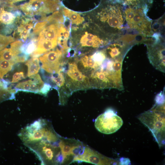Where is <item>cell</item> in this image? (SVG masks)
<instances>
[{
    "instance_id": "6da1fadb",
    "label": "cell",
    "mask_w": 165,
    "mask_h": 165,
    "mask_svg": "<svg viewBox=\"0 0 165 165\" xmlns=\"http://www.w3.org/2000/svg\"><path fill=\"white\" fill-rule=\"evenodd\" d=\"M97 18L104 27H106L114 40L122 36L127 29L122 4L114 0L101 9Z\"/></svg>"
},
{
    "instance_id": "7a4b0ae2",
    "label": "cell",
    "mask_w": 165,
    "mask_h": 165,
    "mask_svg": "<svg viewBox=\"0 0 165 165\" xmlns=\"http://www.w3.org/2000/svg\"><path fill=\"white\" fill-rule=\"evenodd\" d=\"M18 137L25 146L42 140L50 142L57 141L60 137L54 130L51 123L39 119L21 129Z\"/></svg>"
},
{
    "instance_id": "3957f363",
    "label": "cell",
    "mask_w": 165,
    "mask_h": 165,
    "mask_svg": "<svg viewBox=\"0 0 165 165\" xmlns=\"http://www.w3.org/2000/svg\"><path fill=\"white\" fill-rule=\"evenodd\" d=\"M123 6L127 29L134 31L144 37H152L154 33L152 21L146 15L147 8Z\"/></svg>"
},
{
    "instance_id": "277c9868",
    "label": "cell",
    "mask_w": 165,
    "mask_h": 165,
    "mask_svg": "<svg viewBox=\"0 0 165 165\" xmlns=\"http://www.w3.org/2000/svg\"><path fill=\"white\" fill-rule=\"evenodd\" d=\"M59 140L56 142L50 143L46 140H42L26 146L36 154L41 164H63L64 160L59 147Z\"/></svg>"
},
{
    "instance_id": "5b68a950",
    "label": "cell",
    "mask_w": 165,
    "mask_h": 165,
    "mask_svg": "<svg viewBox=\"0 0 165 165\" xmlns=\"http://www.w3.org/2000/svg\"><path fill=\"white\" fill-rule=\"evenodd\" d=\"M162 104L142 113L139 117L151 131L159 145L162 144L164 137V105Z\"/></svg>"
},
{
    "instance_id": "8992f818",
    "label": "cell",
    "mask_w": 165,
    "mask_h": 165,
    "mask_svg": "<svg viewBox=\"0 0 165 165\" xmlns=\"http://www.w3.org/2000/svg\"><path fill=\"white\" fill-rule=\"evenodd\" d=\"M64 73L66 85L72 93L79 90H85L91 88L89 78L78 69L75 62L65 64L62 68Z\"/></svg>"
},
{
    "instance_id": "52a82bcc",
    "label": "cell",
    "mask_w": 165,
    "mask_h": 165,
    "mask_svg": "<svg viewBox=\"0 0 165 165\" xmlns=\"http://www.w3.org/2000/svg\"><path fill=\"white\" fill-rule=\"evenodd\" d=\"M154 39L145 42L147 47V54L151 63L156 69L165 72V46L163 39L159 34H154Z\"/></svg>"
},
{
    "instance_id": "ba28073f",
    "label": "cell",
    "mask_w": 165,
    "mask_h": 165,
    "mask_svg": "<svg viewBox=\"0 0 165 165\" xmlns=\"http://www.w3.org/2000/svg\"><path fill=\"white\" fill-rule=\"evenodd\" d=\"M57 0H31L21 5L20 8L26 15L30 16H43L57 10Z\"/></svg>"
},
{
    "instance_id": "9c48e42d",
    "label": "cell",
    "mask_w": 165,
    "mask_h": 165,
    "mask_svg": "<svg viewBox=\"0 0 165 165\" xmlns=\"http://www.w3.org/2000/svg\"><path fill=\"white\" fill-rule=\"evenodd\" d=\"M123 123L121 118L112 110L109 109L97 117L95 120V126L100 132L110 134L119 130Z\"/></svg>"
},
{
    "instance_id": "30bf717a",
    "label": "cell",
    "mask_w": 165,
    "mask_h": 165,
    "mask_svg": "<svg viewBox=\"0 0 165 165\" xmlns=\"http://www.w3.org/2000/svg\"><path fill=\"white\" fill-rule=\"evenodd\" d=\"M64 53L59 49L50 51L41 56L39 58L42 68L46 72L53 73L61 70L66 63L62 60Z\"/></svg>"
},
{
    "instance_id": "8fae6325",
    "label": "cell",
    "mask_w": 165,
    "mask_h": 165,
    "mask_svg": "<svg viewBox=\"0 0 165 165\" xmlns=\"http://www.w3.org/2000/svg\"><path fill=\"white\" fill-rule=\"evenodd\" d=\"M84 162L95 165H109L116 163L115 160L104 156L86 147H85L82 154L73 158L72 162Z\"/></svg>"
},
{
    "instance_id": "7c38bea8",
    "label": "cell",
    "mask_w": 165,
    "mask_h": 165,
    "mask_svg": "<svg viewBox=\"0 0 165 165\" xmlns=\"http://www.w3.org/2000/svg\"><path fill=\"white\" fill-rule=\"evenodd\" d=\"M80 142L76 140L66 139L61 137L59 145L61 154L65 162L70 160L72 157H74V153L75 148Z\"/></svg>"
},
{
    "instance_id": "4fadbf2b",
    "label": "cell",
    "mask_w": 165,
    "mask_h": 165,
    "mask_svg": "<svg viewBox=\"0 0 165 165\" xmlns=\"http://www.w3.org/2000/svg\"><path fill=\"white\" fill-rule=\"evenodd\" d=\"M34 21L32 19L24 18L18 27L17 31L21 39L25 41L29 36L31 29L34 26Z\"/></svg>"
},
{
    "instance_id": "5bb4252c",
    "label": "cell",
    "mask_w": 165,
    "mask_h": 165,
    "mask_svg": "<svg viewBox=\"0 0 165 165\" xmlns=\"http://www.w3.org/2000/svg\"><path fill=\"white\" fill-rule=\"evenodd\" d=\"M9 84L8 82L0 79V102L15 97L14 91L10 86H8Z\"/></svg>"
},
{
    "instance_id": "9a60e30c",
    "label": "cell",
    "mask_w": 165,
    "mask_h": 165,
    "mask_svg": "<svg viewBox=\"0 0 165 165\" xmlns=\"http://www.w3.org/2000/svg\"><path fill=\"white\" fill-rule=\"evenodd\" d=\"M25 64L28 67L27 75L28 77L37 74L40 68L39 60L37 57H32L26 61Z\"/></svg>"
},
{
    "instance_id": "2e32d148",
    "label": "cell",
    "mask_w": 165,
    "mask_h": 165,
    "mask_svg": "<svg viewBox=\"0 0 165 165\" xmlns=\"http://www.w3.org/2000/svg\"><path fill=\"white\" fill-rule=\"evenodd\" d=\"M30 77V92L39 93L44 83L38 74H36Z\"/></svg>"
},
{
    "instance_id": "e0dca14e",
    "label": "cell",
    "mask_w": 165,
    "mask_h": 165,
    "mask_svg": "<svg viewBox=\"0 0 165 165\" xmlns=\"http://www.w3.org/2000/svg\"><path fill=\"white\" fill-rule=\"evenodd\" d=\"M122 4L123 6L130 7H134L147 8L151 4L152 0H115Z\"/></svg>"
},
{
    "instance_id": "ac0fdd59",
    "label": "cell",
    "mask_w": 165,
    "mask_h": 165,
    "mask_svg": "<svg viewBox=\"0 0 165 165\" xmlns=\"http://www.w3.org/2000/svg\"><path fill=\"white\" fill-rule=\"evenodd\" d=\"M51 81L54 83L55 89L58 90L66 85V81L64 73L61 71L51 74L50 77Z\"/></svg>"
},
{
    "instance_id": "d6986e66",
    "label": "cell",
    "mask_w": 165,
    "mask_h": 165,
    "mask_svg": "<svg viewBox=\"0 0 165 165\" xmlns=\"http://www.w3.org/2000/svg\"><path fill=\"white\" fill-rule=\"evenodd\" d=\"M16 18L14 14L5 10L4 8L0 9V23L5 25L13 23Z\"/></svg>"
},
{
    "instance_id": "ffe728a7",
    "label": "cell",
    "mask_w": 165,
    "mask_h": 165,
    "mask_svg": "<svg viewBox=\"0 0 165 165\" xmlns=\"http://www.w3.org/2000/svg\"><path fill=\"white\" fill-rule=\"evenodd\" d=\"M63 13L66 16H67L72 21L73 24H79L82 23L84 19L79 14L66 8L63 9Z\"/></svg>"
},
{
    "instance_id": "44dd1931",
    "label": "cell",
    "mask_w": 165,
    "mask_h": 165,
    "mask_svg": "<svg viewBox=\"0 0 165 165\" xmlns=\"http://www.w3.org/2000/svg\"><path fill=\"white\" fill-rule=\"evenodd\" d=\"M13 65L11 62L0 57V78L1 79H2L5 75L11 70Z\"/></svg>"
},
{
    "instance_id": "7402d4cb",
    "label": "cell",
    "mask_w": 165,
    "mask_h": 165,
    "mask_svg": "<svg viewBox=\"0 0 165 165\" xmlns=\"http://www.w3.org/2000/svg\"><path fill=\"white\" fill-rule=\"evenodd\" d=\"M37 44L35 42L31 41L22 46L21 48V51L25 55H28L32 53L35 50Z\"/></svg>"
},
{
    "instance_id": "603a6c76",
    "label": "cell",
    "mask_w": 165,
    "mask_h": 165,
    "mask_svg": "<svg viewBox=\"0 0 165 165\" xmlns=\"http://www.w3.org/2000/svg\"><path fill=\"white\" fill-rule=\"evenodd\" d=\"M14 41V38L11 36H6L0 34V51L5 48Z\"/></svg>"
},
{
    "instance_id": "cb8c5ba5",
    "label": "cell",
    "mask_w": 165,
    "mask_h": 165,
    "mask_svg": "<svg viewBox=\"0 0 165 165\" xmlns=\"http://www.w3.org/2000/svg\"><path fill=\"white\" fill-rule=\"evenodd\" d=\"M64 20V18L63 15L58 11L54 12L52 15L49 16L47 19V21L50 22L63 23Z\"/></svg>"
},
{
    "instance_id": "d4e9b609",
    "label": "cell",
    "mask_w": 165,
    "mask_h": 165,
    "mask_svg": "<svg viewBox=\"0 0 165 165\" xmlns=\"http://www.w3.org/2000/svg\"><path fill=\"white\" fill-rule=\"evenodd\" d=\"M69 36V32L62 24L60 25L58 31V38L68 40Z\"/></svg>"
},
{
    "instance_id": "484cf974",
    "label": "cell",
    "mask_w": 165,
    "mask_h": 165,
    "mask_svg": "<svg viewBox=\"0 0 165 165\" xmlns=\"http://www.w3.org/2000/svg\"><path fill=\"white\" fill-rule=\"evenodd\" d=\"M25 78L24 73L22 71L16 72L13 75L11 82L12 83L17 82L21 80L25 79Z\"/></svg>"
},
{
    "instance_id": "4316f807",
    "label": "cell",
    "mask_w": 165,
    "mask_h": 165,
    "mask_svg": "<svg viewBox=\"0 0 165 165\" xmlns=\"http://www.w3.org/2000/svg\"><path fill=\"white\" fill-rule=\"evenodd\" d=\"M47 23V21H43L40 22L36 24L34 27V32L35 33L40 31L41 29H43Z\"/></svg>"
},
{
    "instance_id": "83f0119b",
    "label": "cell",
    "mask_w": 165,
    "mask_h": 165,
    "mask_svg": "<svg viewBox=\"0 0 165 165\" xmlns=\"http://www.w3.org/2000/svg\"><path fill=\"white\" fill-rule=\"evenodd\" d=\"M51 85L48 83H44L43 86L40 91L39 94L46 96L50 90Z\"/></svg>"
},
{
    "instance_id": "f1b7e54d",
    "label": "cell",
    "mask_w": 165,
    "mask_h": 165,
    "mask_svg": "<svg viewBox=\"0 0 165 165\" xmlns=\"http://www.w3.org/2000/svg\"><path fill=\"white\" fill-rule=\"evenodd\" d=\"M64 24L65 27L68 30H70L71 21L68 18H64Z\"/></svg>"
},
{
    "instance_id": "f546056e",
    "label": "cell",
    "mask_w": 165,
    "mask_h": 165,
    "mask_svg": "<svg viewBox=\"0 0 165 165\" xmlns=\"http://www.w3.org/2000/svg\"><path fill=\"white\" fill-rule=\"evenodd\" d=\"M119 163L121 165H128L130 163V161L129 159L122 158L120 159Z\"/></svg>"
},
{
    "instance_id": "4dcf8cb0",
    "label": "cell",
    "mask_w": 165,
    "mask_h": 165,
    "mask_svg": "<svg viewBox=\"0 0 165 165\" xmlns=\"http://www.w3.org/2000/svg\"><path fill=\"white\" fill-rule=\"evenodd\" d=\"M75 51L74 50L69 49L68 50L67 57H73L75 55Z\"/></svg>"
},
{
    "instance_id": "1f68e13d",
    "label": "cell",
    "mask_w": 165,
    "mask_h": 165,
    "mask_svg": "<svg viewBox=\"0 0 165 165\" xmlns=\"http://www.w3.org/2000/svg\"><path fill=\"white\" fill-rule=\"evenodd\" d=\"M27 0H7L8 2L10 4H12L13 3L24 1Z\"/></svg>"
}]
</instances>
